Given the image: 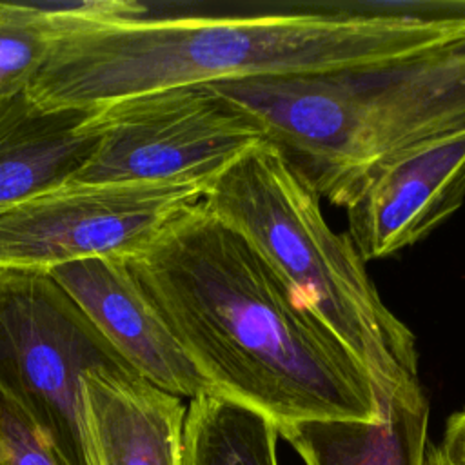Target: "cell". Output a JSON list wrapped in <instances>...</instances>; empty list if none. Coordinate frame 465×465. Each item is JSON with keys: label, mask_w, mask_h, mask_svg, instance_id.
Returning <instances> with one entry per match:
<instances>
[{"label": "cell", "mask_w": 465, "mask_h": 465, "mask_svg": "<svg viewBox=\"0 0 465 465\" xmlns=\"http://www.w3.org/2000/svg\"><path fill=\"white\" fill-rule=\"evenodd\" d=\"M465 198V133L432 138L376 165L343 207L365 262L392 256L440 227Z\"/></svg>", "instance_id": "cell-8"}, {"label": "cell", "mask_w": 465, "mask_h": 465, "mask_svg": "<svg viewBox=\"0 0 465 465\" xmlns=\"http://www.w3.org/2000/svg\"><path fill=\"white\" fill-rule=\"evenodd\" d=\"M193 365L223 396L278 429L302 420H378L361 363L267 260L202 202L127 258Z\"/></svg>", "instance_id": "cell-1"}, {"label": "cell", "mask_w": 465, "mask_h": 465, "mask_svg": "<svg viewBox=\"0 0 465 465\" xmlns=\"http://www.w3.org/2000/svg\"><path fill=\"white\" fill-rule=\"evenodd\" d=\"M378 420H302L280 427L305 465H429V400L418 383L378 394Z\"/></svg>", "instance_id": "cell-12"}, {"label": "cell", "mask_w": 465, "mask_h": 465, "mask_svg": "<svg viewBox=\"0 0 465 465\" xmlns=\"http://www.w3.org/2000/svg\"><path fill=\"white\" fill-rule=\"evenodd\" d=\"M96 109H47L27 91L0 100V214L74 180L100 142Z\"/></svg>", "instance_id": "cell-11"}, {"label": "cell", "mask_w": 465, "mask_h": 465, "mask_svg": "<svg viewBox=\"0 0 465 465\" xmlns=\"http://www.w3.org/2000/svg\"><path fill=\"white\" fill-rule=\"evenodd\" d=\"M278 425L263 412L218 392L189 401L180 465H278Z\"/></svg>", "instance_id": "cell-13"}, {"label": "cell", "mask_w": 465, "mask_h": 465, "mask_svg": "<svg viewBox=\"0 0 465 465\" xmlns=\"http://www.w3.org/2000/svg\"><path fill=\"white\" fill-rule=\"evenodd\" d=\"M198 183H67L0 214V267L53 269L102 256L129 258L182 211Z\"/></svg>", "instance_id": "cell-7"}, {"label": "cell", "mask_w": 465, "mask_h": 465, "mask_svg": "<svg viewBox=\"0 0 465 465\" xmlns=\"http://www.w3.org/2000/svg\"><path fill=\"white\" fill-rule=\"evenodd\" d=\"M465 36V11L133 18L60 33L33 89L47 107H104L182 85L314 74Z\"/></svg>", "instance_id": "cell-2"}, {"label": "cell", "mask_w": 465, "mask_h": 465, "mask_svg": "<svg viewBox=\"0 0 465 465\" xmlns=\"http://www.w3.org/2000/svg\"><path fill=\"white\" fill-rule=\"evenodd\" d=\"M93 465H180L187 407L133 372L91 369L80 380Z\"/></svg>", "instance_id": "cell-10"}, {"label": "cell", "mask_w": 465, "mask_h": 465, "mask_svg": "<svg viewBox=\"0 0 465 465\" xmlns=\"http://www.w3.org/2000/svg\"><path fill=\"white\" fill-rule=\"evenodd\" d=\"M47 271L134 374L178 398L216 392L140 289L127 258H87Z\"/></svg>", "instance_id": "cell-9"}, {"label": "cell", "mask_w": 465, "mask_h": 465, "mask_svg": "<svg viewBox=\"0 0 465 465\" xmlns=\"http://www.w3.org/2000/svg\"><path fill=\"white\" fill-rule=\"evenodd\" d=\"M100 142L71 183H198L209 187L262 138L209 84L98 107Z\"/></svg>", "instance_id": "cell-6"}, {"label": "cell", "mask_w": 465, "mask_h": 465, "mask_svg": "<svg viewBox=\"0 0 465 465\" xmlns=\"http://www.w3.org/2000/svg\"><path fill=\"white\" fill-rule=\"evenodd\" d=\"M0 465H64L31 414L0 389Z\"/></svg>", "instance_id": "cell-15"}, {"label": "cell", "mask_w": 465, "mask_h": 465, "mask_svg": "<svg viewBox=\"0 0 465 465\" xmlns=\"http://www.w3.org/2000/svg\"><path fill=\"white\" fill-rule=\"evenodd\" d=\"M429 465H452V463H450V461H449V460L440 452V449H438V447H432Z\"/></svg>", "instance_id": "cell-17"}, {"label": "cell", "mask_w": 465, "mask_h": 465, "mask_svg": "<svg viewBox=\"0 0 465 465\" xmlns=\"http://www.w3.org/2000/svg\"><path fill=\"white\" fill-rule=\"evenodd\" d=\"M332 205L387 158L465 133V36L323 73L209 84Z\"/></svg>", "instance_id": "cell-3"}, {"label": "cell", "mask_w": 465, "mask_h": 465, "mask_svg": "<svg viewBox=\"0 0 465 465\" xmlns=\"http://www.w3.org/2000/svg\"><path fill=\"white\" fill-rule=\"evenodd\" d=\"M91 369L133 372L49 271L0 267V389L64 465H93L80 394Z\"/></svg>", "instance_id": "cell-5"}, {"label": "cell", "mask_w": 465, "mask_h": 465, "mask_svg": "<svg viewBox=\"0 0 465 465\" xmlns=\"http://www.w3.org/2000/svg\"><path fill=\"white\" fill-rule=\"evenodd\" d=\"M440 452L452 465H465V409L454 412L445 425Z\"/></svg>", "instance_id": "cell-16"}, {"label": "cell", "mask_w": 465, "mask_h": 465, "mask_svg": "<svg viewBox=\"0 0 465 465\" xmlns=\"http://www.w3.org/2000/svg\"><path fill=\"white\" fill-rule=\"evenodd\" d=\"M316 191L260 140L202 203L236 229L369 372L376 394L418 383L414 332L385 305L347 232L325 220Z\"/></svg>", "instance_id": "cell-4"}, {"label": "cell", "mask_w": 465, "mask_h": 465, "mask_svg": "<svg viewBox=\"0 0 465 465\" xmlns=\"http://www.w3.org/2000/svg\"><path fill=\"white\" fill-rule=\"evenodd\" d=\"M54 36L42 5L0 2V100L27 91Z\"/></svg>", "instance_id": "cell-14"}]
</instances>
